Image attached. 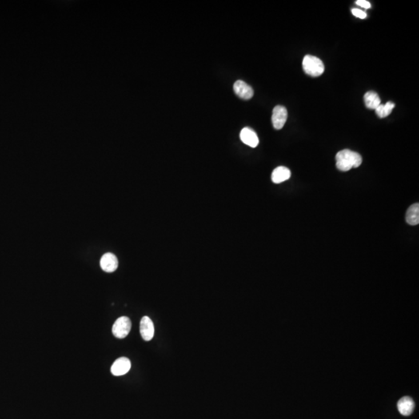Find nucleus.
Masks as SVG:
<instances>
[{"label":"nucleus","mask_w":419,"mask_h":419,"mask_svg":"<svg viewBox=\"0 0 419 419\" xmlns=\"http://www.w3.org/2000/svg\"><path fill=\"white\" fill-rule=\"evenodd\" d=\"M336 159L338 169L342 172H347L352 168H358L363 161L361 156L359 153L349 149L338 152Z\"/></svg>","instance_id":"obj_1"},{"label":"nucleus","mask_w":419,"mask_h":419,"mask_svg":"<svg viewBox=\"0 0 419 419\" xmlns=\"http://www.w3.org/2000/svg\"><path fill=\"white\" fill-rule=\"evenodd\" d=\"M302 65L304 73L312 77H318L321 76L325 71V65L321 60L310 54L304 57Z\"/></svg>","instance_id":"obj_2"},{"label":"nucleus","mask_w":419,"mask_h":419,"mask_svg":"<svg viewBox=\"0 0 419 419\" xmlns=\"http://www.w3.org/2000/svg\"><path fill=\"white\" fill-rule=\"evenodd\" d=\"M131 329V321L130 318L125 316L119 317L113 324L112 332L117 339H125L128 336Z\"/></svg>","instance_id":"obj_3"},{"label":"nucleus","mask_w":419,"mask_h":419,"mask_svg":"<svg viewBox=\"0 0 419 419\" xmlns=\"http://www.w3.org/2000/svg\"><path fill=\"white\" fill-rule=\"evenodd\" d=\"M288 120V110L284 106H277L273 109L272 115V123L273 128L280 130L284 128L286 121Z\"/></svg>","instance_id":"obj_4"},{"label":"nucleus","mask_w":419,"mask_h":419,"mask_svg":"<svg viewBox=\"0 0 419 419\" xmlns=\"http://www.w3.org/2000/svg\"><path fill=\"white\" fill-rule=\"evenodd\" d=\"M140 333L141 337L145 341H149L154 337L155 328L154 324L152 322L150 317L148 316L143 317L140 323Z\"/></svg>","instance_id":"obj_5"},{"label":"nucleus","mask_w":419,"mask_h":419,"mask_svg":"<svg viewBox=\"0 0 419 419\" xmlns=\"http://www.w3.org/2000/svg\"><path fill=\"white\" fill-rule=\"evenodd\" d=\"M131 367V364L129 359L126 357H121L117 359L111 367V373L114 376H122L126 374Z\"/></svg>","instance_id":"obj_6"},{"label":"nucleus","mask_w":419,"mask_h":419,"mask_svg":"<svg viewBox=\"0 0 419 419\" xmlns=\"http://www.w3.org/2000/svg\"><path fill=\"white\" fill-rule=\"evenodd\" d=\"M101 267L106 273H113L117 270L118 267V260L117 256L110 252L104 254L101 260Z\"/></svg>","instance_id":"obj_7"},{"label":"nucleus","mask_w":419,"mask_h":419,"mask_svg":"<svg viewBox=\"0 0 419 419\" xmlns=\"http://www.w3.org/2000/svg\"><path fill=\"white\" fill-rule=\"evenodd\" d=\"M233 88H234L235 93L237 97L243 99L245 101L250 100L254 95V91L250 85H248L246 82H243L241 80H237V82H235Z\"/></svg>","instance_id":"obj_8"},{"label":"nucleus","mask_w":419,"mask_h":419,"mask_svg":"<svg viewBox=\"0 0 419 419\" xmlns=\"http://www.w3.org/2000/svg\"><path fill=\"white\" fill-rule=\"evenodd\" d=\"M240 138L244 144L251 148H256L260 142L256 132L249 128H245L241 130L240 133Z\"/></svg>","instance_id":"obj_9"},{"label":"nucleus","mask_w":419,"mask_h":419,"mask_svg":"<svg viewBox=\"0 0 419 419\" xmlns=\"http://www.w3.org/2000/svg\"><path fill=\"white\" fill-rule=\"evenodd\" d=\"M291 176V173L289 169L284 166H279L273 170L272 173V181L274 183H281L289 180Z\"/></svg>","instance_id":"obj_10"},{"label":"nucleus","mask_w":419,"mask_h":419,"mask_svg":"<svg viewBox=\"0 0 419 419\" xmlns=\"http://www.w3.org/2000/svg\"><path fill=\"white\" fill-rule=\"evenodd\" d=\"M414 408H415V402L411 397H402L397 402V409L402 416H410L414 411Z\"/></svg>","instance_id":"obj_11"},{"label":"nucleus","mask_w":419,"mask_h":419,"mask_svg":"<svg viewBox=\"0 0 419 419\" xmlns=\"http://www.w3.org/2000/svg\"><path fill=\"white\" fill-rule=\"evenodd\" d=\"M364 103L368 109H376L381 104L380 97L377 93L369 91L364 95Z\"/></svg>","instance_id":"obj_12"},{"label":"nucleus","mask_w":419,"mask_h":419,"mask_svg":"<svg viewBox=\"0 0 419 419\" xmlns=\"http://www.w3.org/2000/svg\"><path fill=\"white\" fill-rule=\"evenodd\" d=\"M406 221L411 225L419 224V204H415L408 208L406 213Z\"/></svg>","instance_id":"obj_13"},{"label":"nucleus","mask_w":419,"mask_h":419,"mask_svg":"<svg viewBox=\"0 0 419 419\" xmlns=\"http://www.w3.org/2000/svg\"><path fill=\"white\" fill-rule=\"evenodd\" d=\"M394 106L395 104L393 102H388L385 105L380 104L378 107L376 108L375 111L377 113V117L380 118H384L392 113Z\"/></svg>","instance_id":"obj_14"},{"label":"nucleus","mask_w":419,"mask_h":419,"mask_svg":"<svg viewBox=\"0 0 419 419\" xmlns=\"http://www.w3.org/2000/svg\"><path fill=\"white\" fill-rule=\"evenodd\" d=\"M352 13L355 17H358V18L365 19L366 17H367V13H366L365 12L363 11L362 9H352Z\"/></svg>","instance_id":"obj_15"},{"label":"nucleus","mask_w":419,"mask_h":419,"mask_svg":"<svg viewBox=\"0 0 419 419\" xmlns=\"http://www.w3.org/2000/svg\"><path fill=\"white\" fill-rule=\"evenodd\" d=\"M356 4L358 5V6H361V7L364 8V9H369V8L371 7L370 3L367 0H357L356 1Z\"/></svg>","instance_id":"obj_16"}]
</instances>
